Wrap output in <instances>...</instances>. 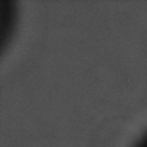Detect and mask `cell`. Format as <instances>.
Wrapping results in <instances>:
<instances>
[]
</instances>
